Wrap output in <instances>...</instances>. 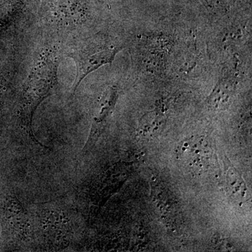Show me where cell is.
I'll use <instances>...</instances> for the list:
<instances>
[{"instance_id": "1", "label": "cell", "mask_w": 252, "mask_h": 252, "mask_svg": "<svg viewBox=\"0 0 252 252\" xmlns=\"http://www.w3.org/2000/svg\"><path fill=\"white\" fill-rule=\"evenodd\" d=\"M59 58L53 50L46 49L39 56L23 87L20 105V122L23 130L35 143L43 146L36 140L33 133L32 118L39 104L52 94L58 84Z\"/></svg>"}, {"instance_id": "2", "label": "cell", "mask_w": 252, "mask_h": 252, "mask_svg": "<svg viewBox=\"0 0 252 252\" xmlns=\"http://www.w3.org/2000/svg\"><path fill=\"white\" fill-rule=\"evenodd\" d=\"M121 48L99 43L95 39H89L80 41L73 46L67 53V56L75 63L77 75L73 86V93H75L81 81L90 73L101 66L112 63Z\"/></svg>"}, {"instance_id": "3", "label": "cell", "mask_w": 252, "mask_h": 252, "mask_svg": "<svg viewBox=\"0 0 252 252\" xmlns=\"http://www.w3.org/2000/svg\"><path fill=\"white\" fill-rule=\"evenodd\" d=\"M177 153L179 160L194 173L209 170L213 160L211 143L200 136H193L181 142Z\"/></svg>"}, {"instance_id": "4", "label": "cell", "mask_w": 252, "mask_h": 252, "mask_svg": "<svg viewBox=\"0 0 252 252\" xmlns=\"http://www.w3.org/2000/svg\"><path fill=\"white\" fill-rule=\"evenodd\" d=\"M8 205L6 220H8L9 234L15 241H24L29 236L31 230L28 215L16 198L11 200Z\"/></svg>"}, {"instance_id": "5", "label": "cell", "mask_w": 252, "mask_h": 252, "mask_svg": "<svg viewBox=\"0 0 252 252\" xmlns=\"http://www.w3.org/2000/svg\"><path fill=\"white\" fill-rule=\"evenodd\" d=\"M225 178L228 192L238 201H245L248 195V187L238 170L228 161L224 160Z\"/></svg>"}, {"instance_id": "6", "label": "cell", "mask_w": 252, "mask_h": 252, "mask_svg": "<svg viewBox=\"0 0 252 252\" xmlns=\"http://www.w3.org/2000/svg\"><path fill=\"white\" fill-rule=\"evenodd\" d=\"M116 99H117V91L114 89H111L109 91L108 94L106 96L105 100L102 103L100 110L99 111L98 114L94 119L89 140H92L94 136L98 134L99 130H101L102 126H103L104 122H105L106 119L108 117L109 113L114 107Z\"/></svg>"}]
</instances>
